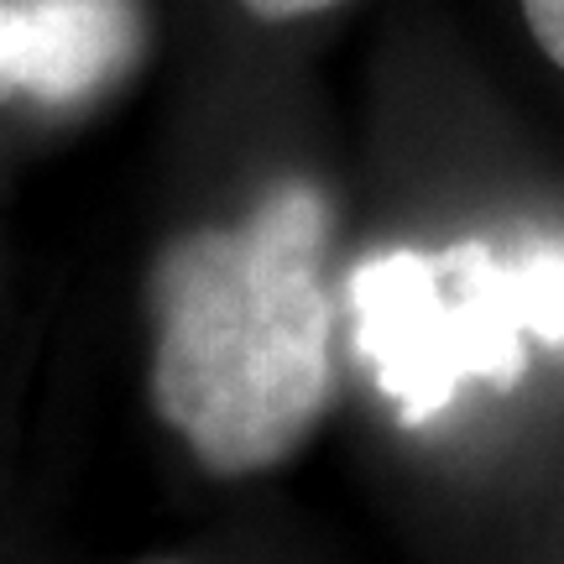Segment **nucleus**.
I'll list each match as a JSON object with an SVG mask.
<instances>
[{
	"label": "nucleus",
	"instance_id": "obj_1",
	"mask_svg": "<svg viewBox=\"0 0 564 564\" xmlns=\"http://www.w3.org/2000/svg\"><path fill=\"white\" fill-rule=\"evenodd\" d=\"M329 199L282 178L236 225L188 230L147 272L152 408L215 476H257L299 449L335 392Z\"/></svg>",
	"mask_w": 564,
	"mask_h": 564
},
{
	"label": "nucleus",
	"instance_id": "obj_2",
	"mask_svg": "<svg viewBox=\"0 0 564 564\" xmlns=\"http://www.w3.org/2000/svg\"><path fill=\"white\" fill-rule=\"evenodd\" d=\"M345 299L356 314V356L408 429L444 413L465 382L518 387L528 340L564 350L560 246L523 257H502L486 241L398 246L366 257Z\"/></svg>",
	"mask_w": 564,
	"mask_h": 564
},
{
	"label": "nucleus",
	"instance_id": "obj_3",
	"mask_svg": "<svg viewBox=\"0 0 564 564\" xmlns=\"http://www.w3.org/2000/svg\"><path fill=\"white\" fill-rule=\"evenodd\" d=\"M137 47L126 0H6V84L47 105L84 100Z\"/></svg>",
	"mask_w": 564,
	"mask_h": 564
},
{
	"label": "nucleus",
	"instance_id": "obj_4",
	"mask_svg": "<svg viewBox=\"0 0 564 564\" xmlns=\"http://www.w3.org/2000/svg\"><path fill=\"white\" fill-rule=\"evenodd\" d=\"M523 17L549 58L564 68V0H523Z\"/></svg>",
	"mask_w": 564,
	"mask_h": 564
},
{
	"label": "nucleus",
	"instance_id": "obj_5",
	"mask_svg": "<svg viewBox=\"0 0 564 564\" xmlns=\"http://www.w3.org/2000/svg\"><path fill=\"white\" fill-rule=\"evenodd\" d=\"M251 17L262 21H293V17H314V11H329V6H340V0H241Z\"/></svg>",
	"mask_w": 564,
	"mask_h": 564
}]
</instances>
